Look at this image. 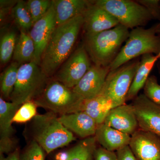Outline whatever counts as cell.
<instances>
[{"label": "cell", "instance_id": "cell-18", "mask_svg": "<svg viewBox=\"0 0 160 160\" xmlns=\"http://www.w3.org/2000/svg\"><path fill=\"white\" fill-rule=\"evenodd\" d=\"M97 142L109 151L116 152L129 146L131 136L103 123L99 125L94 135Z\"/></svg>", "mask_w": 160, "mask_h": 160}, {"label": "cell", "instance_id": "cell-29", "mask_svg": "<svg viewBox=\"0 0 160 160\" xmlns=\"http://www.w3.org/2000/svg\"><path fill=\"white\" fill-rule=\"evenodd\" d=\"M143 89V94L147 98L160 105V85L155 76H149Z\"/></svg>", "mask_w": 160, "mask_h": 160}, {"label": "cell", "instance_id": "cell-35", "mask_svg": "<svg viewBox=\"0 0 160 160\" xmlns=\"http://www.w3.org/2000/svg\"><path fill=\"white\" fill-rule=\"evenodd\" d=\"M18 1H5L1 0L0 1V9H12L17 3Z\"/></svg>", "mask_w": 160, "mask_h": 160}, {"label": "cell", "instance_id": "cell-20", "mask_svg": "<svg viewBox=\"0 0 160 160\" xmlns=\"http://www.w3.org/2000/svg\"><path fill=\"white\" fill-rule=\"evenodd\" d=\"M158 59L157 56L153 54H146L141 57L140 64L127 94L126 102L132 101L138 95Z\"/></svg>", "mask_w": 160, "mask_h": 160}, {"label": "cell", "instance_id": "cell-1", "mask_svg": "<svg viewBox=\"0 0 160 160\" xmlns=\"http://www.w3.org/2000/svg\"><path fill=\"white\" fill-rule=\"evenodd\" d=\"M83 25L81 15L57 26L43 52L40 65L48 78L54 76L72 53Z\"/></svg>", "mask_w": 160, "mask_h": 160}, {"label": "cell", "instance_id": "cell-30", "mask_svg": "<svg viewBox=\"0 0 160 160\" xmlns=\"http://www.w3.org/2000/svg\"><path fill=\"white\" fill-rule=\"evenodd\" d=\"M46 153L36 142L32 140L20 152L19 160H45Z\"/></svg>", "mask_w": 160, "mask_h": 160}, {"label": "cell", "instance_id": "cell-2", "mask_svg": "<svg viewBox=\"0 0 160 160\" xmlns=\"http://www.w3.org/2000/svg\"><path fill=\"white\" fill-rule=\"evenodd\" d=\"M129 29L119 24L112 29L93 34H84L83 44L94 65L109 66L129 36Z\"/></svg>", "mask_w": 160, "mask_h": 160}, {"label": "cell", "instance_id": "cell-24", "mask_svg": "<svg viewBox=\"0 0 160 160\" xmlns=\"http://www.w3.org/2000/svg\"><path fill=\"white\" fill-rule=\"evenodd\" d=\"M97 141L94 136L84 139L69 149L68 160H93Z\"/></svg>", "mask_w": 160, "mask_h": 160}, {"label": "cell", "instance_id": "cell-5", "mask_svg": "<svg viewBox=\"0 0 160 160\" xmlns=\"http://www.w3.org/2000/svg\"><path fill=\"white\" fill-rule=\"evenodd\" d=\"M49 78L40 66L33 61L22 64L19 68L17 81L10 101L20 106L33 101L42 92Z\"/></svg>", "mask_w": 160, "mask_h": 160}, {"label": "cell", "instance_id": "cell-14", "mask_svg": "<svg viewBox=\"0 0 160 160\" xmlns=\"http://www.w3.org/2000/svg\"><path fill=\"white\" fill-rule=\"evenodd\" d=\"M20 106L0 98V154H9L17 149L12 138V120Z\"/></svg>", "mask_w": 160, "mask_h": 160}, {"label": "cell", "instance_id": "cell-8", "mask_svg": "<svg viewBox=\"0 0 160 160\" xmlns=\"http://www.w3.org/2000/svg\"><path fill=\"white\" fill-rule=\"evenodd\" d=\"M94 4L106 10L121 25L132 29L146 26L153 20L147 9L137 1L96 0Z\"/></svg>", "mask_w": 160, "mask_h": 160}, {"label": "cell", "instance_id": "cell-16", "mask_svg": "<svg viewBox=\"0 0 160 160\" xmlns=\"http://www.w3.org/2000/svg\"><path fill=\"white\" fill-rule=\"evenodd\" d=\"M103 123L131 136L139 129L137 118L131 104L126 103L112 108Z\"/></svg>", "mask_w": 160, "mask_h": 160}, {"label": "cell", "instance_id": "cell-13", "mask_svg": "<svg viewBox=\"0 0 160 160\" xmlns=\"http://www.w3.org/2000/svg\"><path fill=\"white\" fill-rule=\"evenodd\" d=\"M129 146L138 160H160V137L139 129L131 136Z\"/></svg>", "mask_w": 160, "mask_h": 160}, {"label": "cell", "instance_id": "cell-11", "mask_svg": "<svg viewBox=\"0 0 160 160\" xmlns=\"http://www.w3.org/2000/svg\"><path fill=\"white\" fill-rule=\"evenodd\" d=\"M57 26L55 12L52 3L47 13L34 23L28 32L35 46L33 62L39 66L41 64L43 52Z\"/></svg>", "mask_w": 160, "mask_h": 160}, {"label": "cell", "instance_id": "cell-31", "mask_svg": "<svg viewBox=\"0 0 160 160\" xmlns=\"http://www.w3.org/2000/svg\"><path fill=\"white\" fill-rule=\"evenodd\" d=\"M138 3L145 7L153 20L160 22V0H136Z\"/></svg>", "mask_w": 160, "mask_h": 160}, {"label": "cell", "instance_id": "cell-28", "mask_svg": "<svg viewBox=\"0 0 160 160\" xmlns=\"http://www.w3.org/2000/svg\"><path fill=\"white\" fill-rule=\"evenodd\" d=\"M37 107L33 101L24 103L16 112L12 122L25 123L32 119L37 115Z\"/></svg>", "mask_w": 160, "mask_h": 160}, {"label": "cell", "instance_id": "cell-19", "mask_svg": "<svg viewBox=\"0 0 160 160\" xmlns=\"http://www.w3.org/2000/svg\"><path fill=\"white\" fill-rule=\"evenodd\" d=\"M91 2L87 0H52L57 26L83 15Z\"/></svg>", "mask_w": 160, "mask_h": 160}, {"label": "cell", "instance_id": "cell-36", "mask_svg": "<svg viewBox=\"0 0 160 160\" xmlns=\"http://www.w3.org/2000/svg\"><path fill=\"white\" fill-rule=\"evenodd\" d=\"M154 28L156 34L158 35L160 37V22L157 23V24H155L153 26ZM158 59L160 58V52L158 55H157Z\"/></svg>", "mask_w": 160, "mask_h": 160}, {"label": "cell", "instance_id": "cell-12", "mask_svg": "<svg viewBox=\"0 0 160 160\" xmlns=\"http://www.w3.org/2000/svg\"><path fill=\"white\" fill-rule=\"evenodd\" d=\"M110 71L109 66L92 65L72 90L82 100L96 97L102 91Z\"/></svg>", "mask_w": 160, "mask_h": 160}, {"label": "cell", "instance_id": "cell-17", "mask_svg": "<svg viewBox=\"0 0 160 160\" xmlns=\"http://www.w3.org/2000/svg\"><path fill=\"white\" fill-rule=\"evenodd\" d=\"M59 119L69 131L84 139L94 136L99 126L92 118L83 112L62 115Z\"/></svg>", "mask_w": 160, "mask_h": 160}, {"label": "cell", "instance_id": "cell-10", "mask_svg": "<svg viewBox=\"0 0 160 160\" xmlns=\"http://www.w3.org/2000/svg\"><path fill=\"white\" fill-rule=\"evenodd\" d=\"M137 118L139 129L160 137V105L139 94L131 103Z\"/></svg>", "mask_w": 160, "mask_h": 160}, {"label": "cell", "instance_id": "cell-15", "mask_svg": "<svg viewBox=\"0 0 160 160\" xmlns=\"http://www.w3.org/2000/svg\"><path fill=\"white\" fill-rule=\"evenodd\" d=\"M82 29L85 35L93 34L112 29L119 24L110 13L94 4H91L82 15Z\"/></svg>", "mask_w": 160, "mask_h": 160}, {"label": "cell", "instance_id": "cell-34", "mask_svg": "<svg viewBox=\"0 0 160 160\" xmlns=\"http://www.w3.org/2000/svg\"><path fill=\"white\" fill-rule=\"evenodd\" d=\"M20 152L19 149L17 148L12 152L7 155V156L0 154V160H19Z\"/></svg>", "mask_w": 160, "mask_h": 160}, {"label": "cell", "instance_id": "cell-9", "mask_svg": "<svg viewBox=\"0 0 160 160\" xmlns=\"http://www.w3.org/2000/svg\"><path fill=\"white\" fill-rule=\"evenodd\" d=\"M91 60L83 43L72 52L54 75L53 79L68 88H74L92 66Z\"/></svg>", "mask_w": 160, "mask_h": 160}, {"label": "cell", "instance_id": "cell-27", "mask_svg": "<svg viewBox=\"0 0 160 160\" xmlns=\"http://www.w3.org/2000/svg\"><path fill=\"white\" fill-rule=\"evenodd\" d=\"M26 2L34 23L47 13L52 4V1L49 0H28Z\"/></svg>", "mask_w": 160, "mask_h": 160}, {"label": "cell", "instance_id": "cell-4", "mask_svg": "<svg viewBox=\"0 0 160 160\" xmlns=\"http://www.w3.org/2000/svg\"><path fill=\"white\" fill-rule=\"evenodd\" d=\"M160 52V37L153 26L149 29L139 27L131 29L119 53L109 66L110 71L144 55H158Z\"/></svg>", "mask_w": 160, "mask_h": 160}, {"label": "cell", "instance_id": "cell-33", "mask_svg": "<svg viewBox=\"0 0 160 160\" xmlns=\"http://www.w3.org/2000/svg\"><path fill=\"white\" fill-rule=\"evenodd\" d=\"M118 160H138L129 146H125L116 151Z\"/></svg>", "mask_w": 160, "mask_h": 160}, {"label": "cell", "instance_id": "cell-22", "mask_svg": "<svg viewBox=\"0 0 160 160\" xmlns=\"http://www.w3.org/2000/svg\"><path fill=\"white\" fill-rule=\"evenodd\" d=\"M20 31L12 59L21 65L34 61L35 46L29 32Z\"/></svg>", "mask_w": 160, "mask_h": 160}, {"label": "cell", "instance_id": "cell-32", "mask_svg": "<svg viewBox=\"0 0 160 160\" xmlns=\"http://www.w3.org/2000/svg\"><path fill=\"white\" fill-rule=\"evenodd\" d=\"M93 160H118L116 152L109 151L103 147H97L93 155Z\"/></svg>", "mask_w": 160, "mask_h": 160}, {"label": "cell", "instance_id": "cell-21", "mask_svg": "<svg viewBox=\"0 0 160 160\" xmlns=\"http://www.w3.org/2000/svg\"><path fill=\"white\" fill-rule=\"evenodd\" d=\"M113 108L111 102L99 94L93 98L82 100L79 112H83L89 115L100 125L104 123L106 116Z\"/></svg>", "mask_w": 160, "mask_h": 160}, {"label": "cell", "instance_id": "cell-26", "mask_svg": "<svg viewBox=\"0 0 160 160\" xmlns=\"http://www.w3.org/2000/svg\"><path fill=\"white\" fill-rule=\"evenodd\" d=\"M17 40L16 33L13 30H7L1 36L0 61L2 65L6 64L12 58Z\"/></svg>", "mask_w": 160, "mask_h": 160}, {"label": "cell", "instance_id": "cell-6", "mask_svg": "<svg viewBox=\"0 0 160 160\" xmlns=\"http://www.w3.org/2000/svg\"><path fill=\"white\" fill-rule=\"evenodd\" d=\"M82 101L72 89L52 79L33 101L38 107L62 115L79 112Z\"/></svg>", "mask_w": 160, "mask_h": 160}, {"label": "cell", "instance_id": "cell-25", "mask_svg": "<svg viewBox=\"0 0 160 160\" xmlns=\"http://www.w3.org/2000/svg\"><path fill=\"white\" fill-rule=\"evenodd\" d=\"M12 15L20 31L29 32L33 25V21L25 1H18L11 10Z\"/></svg>", "mask_w": 160, "mask_h": 160}, {"label": "cell", "instance_id": "cell-23", "mask_svg": "<svg viewBox=\"0 0 160 160\" xmlns=\"http://www.w3.org/2000/svg\"><path fill=\"white\" fill-rule=\"evenodd\" d=\"M21 65L17 62H12L0 76V89L3 98L10 99L17 81L18 72Z\"/></svg>", "mask_w": 160, "mask_h": 160}, {"label": "cell", "instance_id": "cell-3", "mask_svg": "<svg viewBox=\"0 0 160 160\" xmlns=\"http://www.w3.org/2000/svg\"><path fill=\"white\" fill-rule=\"evenodd\" d=\"M32 133L33 141L47 154L76 140L73 133L61 122L57 114L51 111L37 114L32 119Z\"/></svg>", "mask_w": 160, "mask_h": 160}, {"label": "cell", "instance_id": "cell-7", "mask_svg": "<svg viewBox=\"0 0 160 160\" xmlns=\"http://www.w3.org/2000/svg\"><path fill=\"white\" fill-rule=\"evenodd\" d=\"M141 57L109 72L100 94L111 102L113 108L126 104V97L140 62Z\"/></svg>", "mask_w": 160, "mask_h": 160}, {"label": "cell", "instance_id": "cell-37", "mask_svg": "<svg viewBox=\"0 0 160 160\" xmlns=\"http://www.w3.org/2000/svg\"><path fill=\"white\" fill-rule=\"evenodd\" d=\"M158 71L160 74V58L158 60L156 63Z\"/></svg>", "mask_w": 160, "mask_h": 160}]
</instances>
